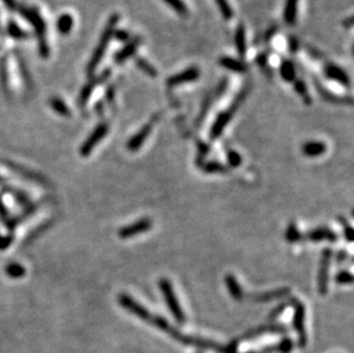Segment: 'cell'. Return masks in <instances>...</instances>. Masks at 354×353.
<instances>
[{
    "label": "cell",
    "instance_id": "6da1fadb",
    "mask_svg": "<svg viewBox=\"0 0 354 353\" xmlns=\"http://www.w3.org/2000/svg\"><path fill=\"white\" fill-rule=\"evenodd\" d=\"M247 94H248V87L246 90L243 89L241 91L239 96L235 98V100L232 102V105L229 106L228 109H226L223 113H220V115L217 117V119L214 120L212 127H211V132H210L211 140H216L221 135V133H223L225 130V127L227 126L229 122H231V119L234 117L237 109L240 108L241 104L244 101Z\"/></svg>",
    "mask_w": 354,
    "mask_h": 353
},
{
    "label": "cell",
    "instance_id": "7a4b0ae2",
    "mask_svg": "<svg viewBox=\"0 0 354 353\" xmlns=\"http://www.w3.org/2000/svg\"><path fill=\"white\" fill-rule=\"evenodd\" d=\"M118 20H119L118 15H116V14L112 15V16L110 17V20L108 21V24L105 25V29L102 33V36H101L99 44H97L95 51H94L93 55H92L91 62H89V64H88L89 73H93V71L95 70V68L97 67V64L100 63L101 59L103 58L105 49H107L109 43H110L111 37L116 31V25H117Z\"/></svg>",
    "mask_w": 354,
    "mask_h": 353
},
{
    "label": "cell",
    "instance_id": "3957f363",
    "mask_svg": "<svg viewBox=\"0 0 354 353\" xmlns=\"http://www.w3.org/2000/svg\"><path fill=\"white\" fill-rule=\"evenodd\" d=\"M158 287H160L162 294L164 295L165 302H167L169 310L171 311L173 317H175L177 321L180 322V324H182L184 321V314L182 312L181 307H180L178 299H177L175 291H173L172 283L168 279L163 278L160 280V282H158Z\"/></svg>",
    "mask_w": 354,
    "mask_h": 353
},
{
    "label": "cell",
    "instance_id": "277c9868",
    "mask_svg": "<svg viewBox=\"0 0 354 353\" xmlns=\"http://www.w3.org/2000/svg\"><path fill=\"white\" fill-rule=\"evenodd\" d=\"M333 257V250L330 248L323 249L321 260H320V271L318 278V289L321 295H326L328 292L329 282V268Z\"/></svg>",
    "mask_w": 354,
    "mask_h": 353
},
{
    "label": "cell",
    "instance_id": "5b68a950",
    "mask_svg": "<svg viewBox=\"0 0 354 353\" xmlns=\"http://www.w3.org/2000/svg\"><path fill=\"white\" fill-rule=\"evenodd\" d=\"M289 304L293 306L295 309V316H293V327L298 333V339H299V345L300 347H304L305 343H306V334H305V306L304 304L298 299L291 298L289 301Z\"/></svg>",
    "mask_w": 354,
    "mask_h": 353
},
{
    "label": "cell",
    "instance_id": "8992f818",
    "mask_svg": "<svg viewBox=\"0 0 354 353\" xmlns=\"http://www.w3.org/2000/svg\"><path fill=\"white\" fill-rule=\"evenodd\" d=\"M118 302H119V304L124 307V309H126L127 311H129V312L133 313L134 316H137L138 318L142 319V320L148 322L150 317H152V314H150L144 306L139 304L138 302H135L134 299H132L129 295L120 294L118 297Z\"/></svg>",
    "mask_w": 354,
    "mask_h": 353
},
{
    "label": "cell",
    "instance_id": "52a82bcc",
    "mask_svg": "<svg viewBox=\"0 0 354 353\" xmlns=\"http://www.w3.org/2000/svg\"><path fill=\"white\" fill-rule=\"evenodd\" d=\"M152 226H153L152 220L149 218H142L140 220H138V222L131 224L129 226L120 229L118 235L119 237L122 238L133 237L135 235H139L141 233H145L147 231H149L152 229Z\"/></svg>",
    "mask_w": 354,
    "mask_h": 353
},
{
    "label": "cell",
    "instance_id": "ba28073f",
    "mask_svg": "<svg viewBox=\"0 0 354 353\" xmlns=\"http://www.w3.org/2000/svg\"><path fill=\"white\" fill-rule=\"evenodd\" d=\"M199 78V69H197L196 67H190L187 68L180 73L171 76L170 78L168 79L167 84L169 87H175L179 86L184 83H191L197 81Z\"/></svg>",
    "mask_w": 354,
    "mask_h": 353
},
{
    "label": "cell",
    "instance_id": "9c48e42d",
    "mask_svg": "<svg viewBox=\"0 0 354 353\" xmlns=\"http://www.w3.org/2000/svg\"><path fill=\"white\" fill-rule=\"evenodd\" d=\"M325 75L331 81H335L340 83L341 85L345 87H350L351 85V81H350L349 75L346 74V71L342 69L340 66L335 63H327L325 66Z\"/></svg>",
    "mask_w": 354,
    "mask_h": 353
},
{
    "label": "cell",
    "instance_id": "30bf717a",
    "mask_svg": "<svg viewBox=\"0 0 354 353\" xmlns=\"http://www.w3.org/2000/svg\"><path fill=\"white\" fill-rule=\"evenodd\" d=\"M305 238H307V240L312 242H335L338 240V235L330 229H327V227H318V229L307 232V233L305 234Z\"/></svg>",
    "mask_w": 354,
    "mask_h": 353
},
{
    "label": "cell",
    "instance_id": "8fae6325",
    "mask_svg": "<svg viewBox=\"0 0 354 353\" xmlns=\"http://www.w3.org/2000/svg\"><path fill=\"white\" fill-rule=\"evenodd\" d=\"M107 132H108V125H105V124L99 125V126L94 130L91 136L86 140V142L84 143V145H83L82 150H81L82 155L86 156V155H88L89 153H91L94 146H95L96 143L100 142V140L102 139L105 134H107Z\"/></svg>",
    "mask_w": 354,
    "mask_h": 353
},
{
    "label": "cell",
    "instance_id": "7c38bea8",
    "mask_svg": "<svg viewBox=\"0 0 354 353\" xmlns=\"http://www.w3.org/2000/svg\"><path fill=\"white\" fill-rule=\"evenodd\" d=\"M154 123H155V120H152V122L146 124L144 127L140 128V131H139L137 134H134L129 140V142H127V148H129L131 151H137L139 148L144 145L146 139L148 138L150 132H152V130H153Z\"/></svg>",
    "mask_w": 354,
    "mask_h": 353
},
{
    "label": "cell",
    "instance_id": "4fadbf2b",
    "mask_svg": "<svg viewBox=\"0 0 354 353\" xmlns=\"http://www.w3.org/2000/svg\"><path fill=\"white\" fill-rule=\"evenodd\" d=\"M289 294H290V290L288 288H281V289H276L273 291H266V292H262V294L249 295V298L252 302H270V301H275V299L288 297Z\"/></svg>",
    "mask_w": 354,
    "mask_h": 353
},
{
    "label": "cell",
    "instance_id": "5bb4252c",
    "mask_svg": "<svg viewBox=\"0 0 354 353\" xmlns=\"http://www.w3.org/2000/svg\"><path fill=\"white\" fill-rule=\"evenodd\" d=\"M219 64L221 67H224L225 69L237 74H243L248 70V66L246 63L241 61V60L231 58V56H221L219 59Z\"/></svg>",
    "mask_w": 354,
    "mask_h": 353
},
{
    "label": "cell",
    "instance_id": "9a60e30c",
    "mask_svg": "<svg viewBox=\"0 0 354 353\" xmlns=\"http://www.w3.org/2000/svg\"><path fill=\"white\" fill-rule=\"evenodd\" d=\"M299 0H285L283 9V20L288 25H295L298 14Z\"/></svg>",
    "mask_w": 354,
    "mask_h": 353
},
{
    "label": "cell",
    "instance_id": "2e32d148",
    "mask_svg": "<svg viewBox=\"0 0 354 353\" xmlns=\"http://www.w3.org/2000/svg\"><path fill=\"white\" fill-rule=\"evenodd\" d=\"M140 43H141L140 38H135V39L130 41L125 47H123L117 54L115 55V62L122 63L124 61H126L127 59H130L131 56L134 54L135 51H137V48L139 45H140Z\"/></svg>",
    "mask_w": 354,
    "mask_h": 353
},
{
    "label": "cell",
    "instance_id": "e0dca14e",
    "mask_svg": "<svg viewBox=\"0 0 354 353\" xmlns=\"http://www.w3.org/2000/svg\"><path fill=\"white\" fill-rule=\"evenodd\" d=\"M327 150L326 143L321 141H307L303 146V154L308 157L321 156Z\"/></svg>",
    "mask_w": 354,
    "mask_h": 353
},
{
    "label": "cell",
    "instance_id": "ac0fdd59",
    "mask_svg": "<svg viewBox=\"0 0 354 353\" xmlns=\"http://www.w3.org/2000/svg\"><path fill=\"white\" fill-rule=\"evenodd\" d=\"M235 46L237 49V53L241 58H244L247 54V36H246V28L244 25L240 24L235 30L234 35Z\"/></svg>",
    "mask_w": 354,
    "mask_h": 353
},
{
    "label": "cell",
    "instance_id": "d6986e66",
    "mask_svg": "<svg viewBox=\"0 0 354 353\" xmlns=\"http://www.w3.org/2000/svg\"><path fill=\"white\" fill-rule=\"evenodd\" d=\"M225 283L227 284L228 291L231 294L232 298L235 299V301H242L244 298V292L242 290V288L237 282V280L234 275L228 274L225 276Z\"/></svg>",
    "mask_w": 354,
    "mask_h": 353
},
{
    "label": "cell",
    "instance_id": "ffe728a7",
    "mask_svg": "<svg viewBox=\"0 0 354 353\" xmlns=\"http://www.w3.org/2000/svg\"><path fill=\"white\" fill-rule=\"evenodd\" d=\"M280 76L284 82L290 83L296 81V68L289 60H285L280 66Z\"/></svg>",
    "mask_w": 354,
    "mask_h": 353
},
{
    "label": "cell",
    "instance_id": "44dd1931",
    "mask_svg": "<svg viewBox=\"0 0 354 353\" xmlns=\"http://www.w3.org/2000/svg\"><path fill=\"white\" fill-rule=\"evenodd\" d=\"M135 62H137V66L138 68L140 70L144 71V73L146 75H148L149 77H153V78H155L157 77V70H156V68L153 66L152 63L147 61L146 59H142V58H137V60H135Z\"/></svg>",
    "mask_w": 354,
    "mask_h": 353
},
{
    "label": "cell",
    "instance_id": "7402d4cb",
    "mask_svg": "<svg viewBox=\"0 0 354 353\" xmlns=\"http://www.w3.org/2000/svg\"><path fill=\"white\" fill-rule=\"evenodd\" d=\"M285 238L290 243H296V242L302 240V234H300L299 230L297 229L295 223H291L288 226L287 232H285Z\"/></svg>",
    "mask_w": 354,
    "mask_h": 353
},
{
    "label": "cell",
    "instance_id": "603a6c76",
    "mask_svg": "<svg viewBox=\"0 0 354 353\" xmlns=\"http://www.w3.org/2000/svg\"><path fill=\"white\" fill-rule=\"evenodd\" d=\"M315 86H316V90L319 91L320 94H321V97H322L323 99H325V100L329 101V102H342V104H344V102H346V99L338 98V97L335 96V94H333L331 92H329L328 90L323 89L322 85L320 84L319 82H318V83L315 82Z\"/></svg>",
    "mask_w": 354,
    "mask_h": 353
},
{
    "label": "cell",
    "instance_id": "cb8c5ba5",
    "mask_svg": "<svg viewBox=\"0 0 354 353\" xmlns=\"http://www.w3.org/2000/svg\"><path fill=\"white\" fill-rule=\"evenodd\" d=\"M203 171L208 173H225L227 172V168L219 162L211 161L203 165Z\"/></svg>",
    "mask_w": 354,
    "mask_h": 353
},
{
    "label": "cell",
    "instance_id": "d4e9b609",
    "mask_svg": "<svg viewBox=\"0 0 354 353\" xmlns=\"http://www.w3.org/2000/svg\"><path fill=\"white\" fill-rule=\"evenodd\" d=\"M295 91L304 99V101L306 102L307 105L311 104V99H310V96H308L307 85H306V83L303 81V79H297V81H295Z\"/></svg>",
    "mask_w": 354,
    "mask_h": 353
},
{
    "label": "cell",
    "instance_id": "484cf974",
    "mask_svg": "<svg viewBox=\"0 0 354 353\" xmlns=\"http://www.w3.org/2000/svg\"><path fill=\"white\" fill-rule=\"evenodd\" d=\"M164 1L167 2L173 10H176L179 15H181V16H186L188 14V8L182 0H164Z\"/></svg>",
    "mask_w": 354,
    "mask_h": 353
},
{
    "label": "cell",
    "instance_id": "4316f807",
    "mask_svg": "<svg viewBox=\"0 0 354 353\" xmlns=\"http://www.w3.org/2000/svg\"><path fill=\"white\" fill-rule=\"evenodd\" d=\"M214 1H216L218 8H219L224 18L229 20V18L233 17V8L229 5L228 0H214Z\"/></svg>",
    "mask_w": 354,
    "mask_h": 353
},
{
    "label": "cell",
    "instance_id": "83f0119b",
    "mask_svg": "<svg viewBox=\"0 0 354 353\" xmlns=\"http://www.w3.org/2000/svg\"><path fill=\"white\" fill-rule=\"evenodd\" d=\"M73 24H74L73 17L69 16V15H63V16L59 18L58 29L60 30V32L68 33L71 30V28H73Z\"/></svg>",
    "mask_w": 354,
    "mask_h": 353
},
{
    "label": "cell",
    "instance_id": "f1b7e54d",
    "mask_svg": "<svg viewBox=\"0 0 354 353\" xmlns=\"http://www.w3.org/2000/svg\"><path fill=\"white\" fill-rule=\"evenodd\" d=\"M338 220H340V223L342 224V226H343V231H344V236L346 238V241H348L349 243H351V242H353V229H352V226L348 223V220L344 219L343 217H338Z\"/></svg>",
    "mask_w": 354,
    "mask_h": 353
},
{
    "label": "cell",
    "instance_id": "f546056e",
    "mask_svg": "<svg viewBox=\"0 0 354 353\" xmlns=\"http://www.w3.org/2000/svg\"><path fill=\"white\" fill-rule=\"evenodd\" d=\"M335 281L338 284H350L353 282V275L351 272L349 271H340L337 273Z\"/></svg>",
    "mask_w": 354,
    "mask_h": 353
},
{
    "label": "cell",
    "instance_id": "4dcf8cb0",
    "mask_svg": "<svg viewBox=\"0 0 354 353\" xmlns=\"http://www.w3.org/2000/svg\"><path fill=\"white\" fill-rule=\"evenodd\" d=\"M227 158H228L229 165L233 166V168H237V166L241 165V163H242V157H241V155L233 149H229L227 151Z\"/></svg>",
    "mask_w": 354,
    "mask_h": 353
},
{
    "label": "cell",
    "instance_id": "1f68e13d",
    "mask_svg": "<svg viewBox=\"0 0 354 353\" xmlns=\"http://www.w3.org/2000/svg\"><path fill=\"white\" fill-rule=\"evenodd\" d=\"M288 304H289V302H285V303H283V304H281V305H278L277 307H275V309H274V310L272 311V312H270L269 318H270V319H275V318H277V317L280 316V314L285 310V307H287Z\"/></svg>",
    "mask_w": 354,
    "mask_h": 353
},
{
    "label": "cell",
    "instance_id": "d6a6232c",
    "mask_svg": "<svg viewBox=\"0 0 354 353\" xmlns=\"http://www.w3.org/2000/svg\"><path fill=\"white\" fill-rule=\"evenodd\" d=\"M52 105H53V108H54L56 112H59L61 114H67L68 113V109L65 106V104H63V102H61L60 100H53Z\"/></svg>",
    "mask_w": 354,
    "mask_h": 353
},
{
    "label": "cell",
    "instance_id": "836d02e7",
    "mask_svg": "<svg viewBox=\"0 0 354 353\" xmlns=\"http://www.w3.org/2000/svg\"><path fill=\"white\" fill-rule=\"evenodd\" d=\"M299 48V41L296 39L295 37H290L289 38V51H291L292 53H296Z\"/></svg>",
    "mask_w": 354,
    "mask_h": 353
},
{
    "label": "cell",
    "instance_id": "e575fe53",
    "mask_svg": "<svg viewBox=\"0 0 354 353\" xmlns=\"http://www.w3.org/2000/svg\"><path fill=\"white\" fill-rule=\"evenodd\" d=\"M346 257H348V253H346L345 250H340V251H338V253H337V256H336L337 263L338 264L344 263L345 259H346Z\"/></svg>",
    "mask_w": 354,
    "mask_h": 353
},
{
    "label": "cell",
    "instance_id": "d590c367",
    "mask_svg": "<svg viewBox=\"0 0 354 353\" xmlns=\"http://www.w3.org/2000/svg\"><path fill=\"white\" fill-rule=\"evenodd\" d=\"M115 36L117 37L120 41L129 40V33L125 32V31H122V30H119V31L115 32Z\"/></svg>",
    "mask_w": 354,
    "mask_h": 353
},
{
    "label": "cell",
    "instance_id": "8d00e7d4",
    "mask_svg": "<svg viewBox=\"0 0 354 353\" xmlns=\"http://www.w3.org/2000/svg\"><path fill=\"white\" fill-rule=\"evenodd\" d=\"M21 267H18L17 265H13V266H10L8 268V274L12 276H20V274L17 273V269H20Z\"/></svg>",
    "mask_w": 354,
    "mask_h": 353
},
{
    "label": "cell",
    "instance_id": "74e56055",
    "mask_svg": "<svg viewBox=\"0 0 354 353\" xmlns=\"http://www.w3.org/2000/svg\"><path fill=\"white\" fill-rule=\"evenodd\" d=\"M343 24H344V26H346V28H351L352 24H353V22H352V16H350V17L348 18V20L344 21V23H343Z\"/></svg>",
    "mask_w": 354,
    "mask_h": 353
}]
</instances>
